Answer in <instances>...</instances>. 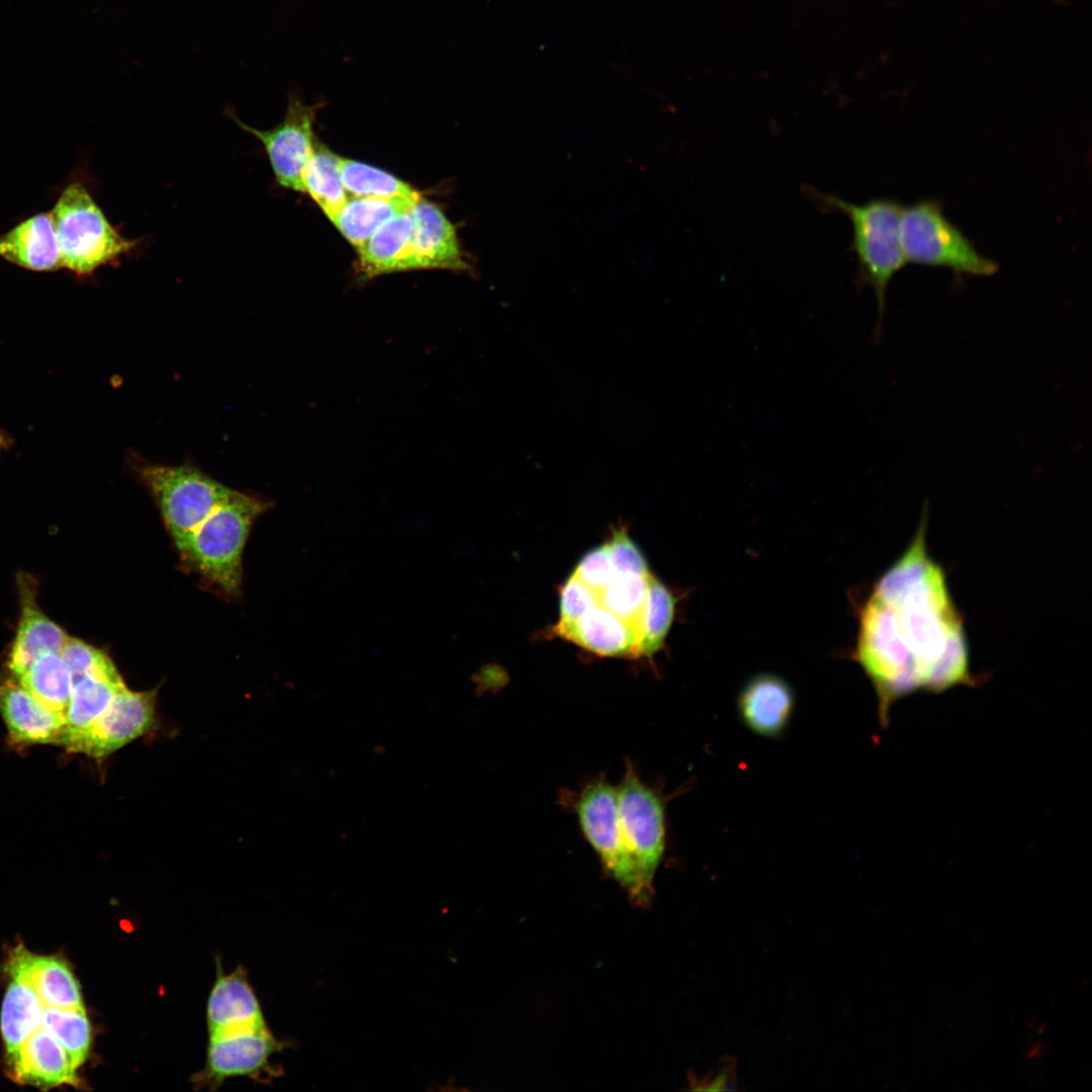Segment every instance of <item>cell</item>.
Returning <instances> with one entry per match:
<instances>
[{"label": "cell", "instance_id": "f1b7e54d", "mask_svg": "<svg viewBox=\"0 0 1092 1092\" xmlns=\"http://www.w3.org/2000/svg\"><path fill=\"white\" fill-rule=\"evenodd\" d=\"M674 613L669 589L651 573L647 576V599L642 620L638 656H652L663 645Z\"/></svg>", "mask_w": 1092, "mask_h": 1092}, {"label": "cell", "instance_id": "9a60e30c", "mask_svg": "<svg viewBox=\"0 0 1092 1092\" xmlns=\"http://www.w3.org/2000/svg\"><path fill=\"white\" fill-rule=\"evenodd\" d=\"M6 1065L8 1076L19 1084L48 1089L79 1083L67 1052L42 1026L24 1040Z\"/></svg>", "mask_w": 1092, "mask_h": 1092}, {"label": "cell", "instance_id": "d6a6232c", "mask_svg": "<svg viewBox=\"0 0 1092 1092\" xmlns=\"http://www.w3.org/2000/svg\"><path fill=\"white\" fill-rule=\"evenodd\" d=\"M616 574L634 573L648 575L646 560L625 529L616 530L606 543Z\"/></svg>", "mask_w": 1092, "mask_h": 1092}, {"label": "cell", "instance_id": "7c38bea8", "mask_svg": "<svg viewBox=\"0 0 1092 1092\" xmlns=\"http://www.w3.org/2000/svg\"><path fill=\"white\" fill-rule=\"evenodd\" d=\"M411 213L413 228L406 270L465 271L470 268L462 255L454 226L436 204L420 197Z\"/></svg>", "mask_w": 1092, "mask_h": 1092}, {"label": "cell", "instance_id": "ac0fdd59", "mask_svg": "<svg viewBox=\"0 0 1092 1092\" xmlns=\"http://www.w3.org/2000/svg\"><path fill=\"white\" fill-rule=\"evenodd\" d=\"M0 257L34 271L61 268V252L51 213L30 216L0 236Z\"/></svg>", "mask_w": 1092, "mask_h": 1092}, {"label": "cell", "instance_id": "8992f818", "mask_svg": "<svg viewBox=\"0 0 1092 1092\" xmlns=\"http://www.w3.org/2000/svg\"><path fill=\"white\" fill-rule=\"evenodd\" d=\"M900 235L906 263L977 277L991 276L998 270L997 263L977 250L936 200L923 199L903 207Z\"/></svg>", "mask_w": 1092, "mask_h": 1092}, {"label": "cell", "instance_id": "ba28073f", "mask_svg": "<svg viewBox=\"0 0 1092 1092\" xmlns=\"http://www.w3.org/2000/svg\"><path fill=\"white\" fill-rule=\"evenodd\" d=\"M581 830L607 872L638 903L650 899L625 843L616 787L604 780L587 785L575 800Z\"/></svg>", "mask_w": 1092, "mask_h": 1092}, {"label": "cell", "instance_id": "4316f807", "mask_svg": "<svg viewBox=\"0 0 1092 1092\" xmlns=\"http://www.w3.org/2000/svg\"><path fill=\"white\" fill-rule=\"evenodd\" d=\"M647 576L615 574L598 594V604L629 624L638 634L639 641L647 599Z\"/></svg>", "mask_w": 1092, "mask_h": 1092}, {"label": "cell", "instance_id": "9c48e42d", "mask_svg": "<svg viewBox=\"0 0 1092 1092\" xmlns=\"http://www.w3.org/2000/svg\"><path fill=\"white\" fill-rule=\"evenodd\" d=\"M318 108L317 104L307 105L290 97L283 120L267 130L249 126L234 112L229 113L243 130L262 143L276 182L281 187L304 192L303 173L315 142L312 129Z\"/></svg>", "mask_w": 1092, "mask_h": 1092}, {"label": "cell", "instance_id": "7402d4cb", "mask_svg": "<svg viewBox=\"0 0 1092 1092\" xmlns=\"http://www.w3.org/2000/svg\"><path fill=\"white\" fill-rule=\"evenodd\" d=\"M22 602L21 619L8 661L9 669L17 677L43 653L61 652L68 639L64 630L39 611L31 596H23Z\"/></svg>", "mask_w": 1092, "mask_h": 1092}, {"label": "cell", "instance_id": "4fadbf2b", "mask_svg": "<svg viewBox=\"0 0 1092 1092\" xmlns=\"http://www.w3.org/2000/svg\"><path fill=\"white\" fill-rule=\"evenodd\" d=\"M796 706L791 685L774 673H758L746 681L737 698L743 725L757 736L778 739L787 731Z\"/></svg>", "mask_w": 1092, "mask_h": 1092}, {"label": "cell", "instance_id": "1f68e13d", "mask_svg": "<svg viewBox=\"0 0 1092 1092\" xmlns=\"http://www.w3.org/2000/svg\"><path fill=\"white\" fill-rule=\"evenodd\" d=\"M596 605L597 594L572 573L560 589L558 624L577 621Z\"/></svg>", "mask_w": 1092, "mask_h": 1092}, {"label": "cell", "instance_id": "30bf717a", "mask_svg": "<svg viewBox=\"0 0 1092 1092\" xmlns=\"http://www.w3.org/2000/svg\"><path fill=\"white\" fill-rule=\"evenodd\" d=\"M156 700L157 689L134 692L123 686L108 708L67 750L95 758L115 752L156 727Z\"/></svg>", "mask_w": 1092, "mask_h": 1092}, {"label": "cell", "instance_id": "7a4b0ae2", "mask_svg": "<svg viewBox=\"0 0 1092 1092\" xmlns=\"http://www.w3.org/2000/svg\"><path fill=\"white\" fill-rule=\"evenodd\" d=\"M805 193L820 209L840 212L851 222V249L857 261L855 283L871 287L875 293L878 315L873 339L877 342L882 337L888 287L906 264L900 235L903 206L890 198L853 203L811 186Z\"/></svg>", "mask_w": 1092, "mask_h": 1092}, {"label": "cell", "instance_id": "e0dca14e", "mask_svg": "<svg viewBox=\"0 0 1092 1092\" xmlns=\"http://www.w3.org/2000/svg\"><path fill=\"white\" fill-rule=\"evenodd\" d=\"M554 631L597 655L638 656L636 631L599 604L573 623L557 624Z\"/></svg>", "mask_w": 1092, "mask_h": 1092}, {"label": "cell", "instance_id": "836d02e7", "mask_svg": "<svg viewBox=\"0 0 1092 1092\" xmlns=\"http://www.w3.org/2000/svg\"><path fill=\"white\" fill-rule=\"evenodd\" d=\"M573 573L598 596L616 574L606 543L585 553Z\"/></svg>", "mask_w": 1092, "mask_h": 1092}, {"label": "cell", "instance_id": "4dcf8cb0", "mask_svg": "<svg viewBox=\"0 0 1092 1092\" xmlns=\"http://www.w3.org/2000/svg\"><path fill=\"white\" fill-rule=\"evenodd\" d=\"M60 654L72 674L73 682L83 676L116 670L103 651L76 638L68 637Z\"/></svg>", "mask_w": 1092, "mask_h": 1092}, {"label": "cell", "instance_id": "603a6c76", "mask_svg": "<svg viewBox=\"0 0 1092 1092\" xmlns=\"http://www.w3.org/2000/svg\"><path fill=\"white\" fill-rule=\"evenodd\" d=\"M420 194L396 197L348 198L331 220L340 233L356 248L392 216L410 210Z\"/></svg>", "mask_w": 1092, "mask_h": 1092}, {"label": "cell", "instance_id": "ffe728a7", "mask_svg": "<svg viewBox=\"0 0 1092 1092\" xmlns=\"http://www.w3.org/2000/svg\"><path fill=\"white\" fill-rule=\"evenodd\" d=\"M412 209V208H411ZM411 209L385 221L358 249L359 275L362 279L406 271L413 228Z\"/></svg>", "mask_w": 1092, "mask_h": 1092}, {"label": "cell", "instance_id": "52a82bcc", "mask_svg": "<svg viewBox=\"0 0 1092 1092\" xmlns=\"http://www.w3.org/2000/svg\"><path fill=\"white\" fill-rule=\"evenodd\" d=\"M616 791L626 846L642 887L651 896L653 878L665 849L664 802L630 765Z\"/></svg>", "mask_w": 1092, "mask_h": 1092}, {"label": "cell", "instance_id": "277c9868", "mask_svg": "<svg viewBox=\"0 0 1092 1092\" xmlns=\"http://www.w3.org/2000/svg\"><path fill=\"white\" fill-rule=\"evenodd\" d=\"M57 234L62 267L79 276L114 265L139 245L124 238L106 218L80 182L70 183L50 211Z\"/></svg>", "mask_w": 1092, "mask_h": 1092}, {"label": "cell", "instance_id": "d6986e66", "mask_svg": "<svg viewBox=\"0 0 1092 1092\" xmlns=\"http://www.w3.org/2000/svg\"><path fill=\"white\" fill-rule=\"evenodd\" d=\"M206 1019L209 1035L265 1023L243 970L218 976L207 1001Z\"/></svg>", "mask_w": 1092, "mask_h": 1092}, {"label": "cell", "instance_id": "2e32d148", "mask_svg": "<svg viewBox=\"0 0 1092 1092\" xmlns=\"http://www.w3.org/2000/svg\"><path fill=\"white\" fill-rule=\"evenodd\" d=\"M0 713L16 744H60L65 715L40 704L20 684L0 681Z\"/></svg>", "mask_w": 1092, "mask_h": 1092}, {"label": "cell", "instance_id": "f546056e", "mask_svg": "<svg viewBox=\"0 0 1092 1092\" xmlns=\"http://www.w3.org/2000/svg\"><path fill=\"white\" fill-rule=\"evenodd\" d=\"M340 175L346 192L362 197L413 196L408 184L376 167L340 157Z\"/></svg>", "mask_w": 1092, "mask_h": 1092}, {"label": "cell", "instance_id": "484cf974", "mask_svg": "<svg viewBox=\"0 0 1092 1092\" xmlns=\"http://www.w3.org/2000/svg\"><path fill=\"white\" fill-rule=\"evenodd\" d=\"M302 181L304 192L332 220L348 199L340 175V156L314 142Z\"/></svg>", "mask_w": 1092, "mask_h": 1092}, {"label": "cell", "instance_id": "5bb4252c", "mask_svg": "<svg viewBox=\"0 0 1092 1092\" xmlns=\"http://www.w3.org/2000/svg\"><path fill=\"white\" fill-rule=\"evenodd\" d=\"M6 970L11 978L27 983L46 1006L85 1008L76 977L59 957L36 956L19 945L10 953Z\"/></svg>", "mask_w": 1092, "mask_h": 1092}, {"label": "cell", "instance_id": "44dd1931", "mask_svg": "<svg viewBox=\"0 0 1092 1092\" xmlns=\"http://www.w3.org/2000/svg\"><path fill=\"white\" fill-rule=\"evenodd\" d=\"M123 686L125 684L117 669L83 676L74 681L60 744L67 749L108 708Z\"/></svg>", "mask_w": 1092, "mask_h": 1092}, {"label": "cell", "instance_id": "d4e9b609", "mask_svg": "<svg viewBox=\"0 0 1092 1092\" xmlns=\"http://www.w3.org/2000/svg\"><path fill=\"white\" fill-rule=\"evenodd\" d=\"M18 681L44 707L66 714L74 682L60 652L38 656Z\"/></svg>", "mask_w": 1092, "mask_h": 1092}, {"label": "cell", "instance_id": "8fae6325", "mask_svg": "<svg viewBox=\"0 0 1092 1092\" xmlns=\"http://www.w3.org/2000/svg\"><path fill=\"white\" fill-rule=\"evenodd\" d=\"M278 1046L266 1023L210 1034L205 1068L197 1078L216 1086L231 1077L253 1075Z\"/></svg>", "mask_w": 1092, "mask_h": 1092}, {"label": "cell", "instance_id": "cb8c5ba5", "mask_svg": "<svg viewBox=\"0 0 1092 1092\" xmlns=\"http://www.w3.org/2000/svg\"><path fill=\"white\" fill-rule=\"evenodd\" d=\"M1 1008L0 1028L6 1060L13 1057L24 1040L41 1026L44 1005L24 981L11 978Z\"/></svg>", "mask_w": 1092, "mask_h": 1092}, {"label": "cell", "instance_id": "83f0119b", "mask_svg": "<svg viewBox=\"0 0 1092 1092\" xmlns=\"http://www.w3.org/2000/svg\"><path fill=\"white\" fill-rule=\"evenodd\" d=\"M41 1026L61 1043L76 1069L87 1060L92 1033L85 1008L63 1009L44 1005Z\"/></svg>", "mask_w": 1092, "mask_h": 1092}, {"label": "cell", "instance_id": "3957f363", "mask_svg": "<svg viewBox=\"0 0 1092 1092\" xmlns=\"http://www.w3.org/2000/svg\"><path fill=\"white\" fill-rule=\"evenodd\" d=\"M273 505L232 488L178 549L180 557L225 595H240L245 544L256 519Z\"/></svg>", "mask_w": 1092, "mask_h": 1092}, {"label": "cell", "instance_id": "6da1fadb", "mask_svg": "<svg viewBox=\"0 0 1092 1092\" xmlns=\"http://www.w3.org/2000/svg\"><path fill=\"white\" fill-rule=\"evenodd\" d=\"M925 528L923 519L860 614L854 656L873 684L883 727L901 698L976 682L963 620L942 568L927 553Z\"/></svg>", "mask_w": 1092, "mask_h": 1092}, {"label": "cell", "instance_id": "5b68a950", "mask_svg": "<svg viewBox=\"0 0 1092 1092\" xmlns=\"http://www.w3.org/2000/svg\"><path fill=\"white\" fill-rule=\"evenodd\" d=\"M128 465L153 496L177 550L232 489L188 462L160 464L130 451Z\"/></svg>", "mask_w": 1092, "mask_h": 1092}]
</instances>
